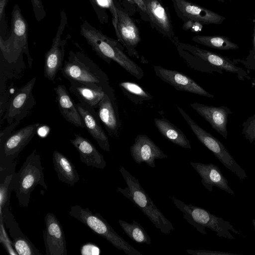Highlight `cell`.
<instances>
[{
    "instance_id": "obj_3",
    "label": "cell",
    "mask_w": 255,
    "mask_h": 255,
    "mask_svg": "<svg viewBox=\"0 0 255 255\" xmlns=\"http://www.w3.org/2000/svg\"><path fill=\"white\" fill-rule=\"evenodd\" d=\"M43 169L41 156L35 149L26 157L20 169L13 173L9 190L14 192L21 206H28L31 193L36 186L47 190Z\"/></svg>"
},
{
    "instance_id": "obj_17",
    "label": "cell",
    "mask_w": 255,
    "mask_h": 255,
    "mask_svg": "<svg viewBox=\"0 0 255 255\" xmlns=\"http://www.w3.org/2000/svg\"><path fill=\"white\" fill-rule=\"evenodd\" d=\"M130 155L137 164L145 163L152 168L156 167L155 160L168 157L162 150L145 134H138L130 147Z\"/></svg>"
},
{
    "instance_id": "obj_36",
    "label": "cell",
    "mask_w": 255,
    "mask_h": 255,
    "mask_svg": "<svg viewBox=\"0 0 255 255\" xmlns=\"http://www.w3.org/2000/svg\"><path fill=\"white\" fill-rule=\"evenodd\" d=\"M187 253L193 255H235L234 254L207 250H187Z\"/></svg>"
},
{
    "instance_id": "obj_30",
    "label": "cell",
    "mask_w": 255,
    "mask_h": 255,
    "mask_svg": "<svg viewBox=\"0 0 255 255\" xmlns=\"http://www.w3.org/2000/svg\"><path fill=\"white\" fill-rule=\"evenodd\" d=\"M124 94L134 104H141L150 101L153 97L138 84L130 81H124L119 84Z\"/></svg>"
},
{
    "instance_id": "obj_43",
    "label": "cell",
    "mask_w": 255,
    "mask_h": 255,
    "mask_svg": "<svg viewBox=\"0 0 255 255\" xmlns=\"http://www.w3.org/2000/svg\"><path fill=\"white\" fill-rule=\"evenodd\" d=\"M89 0L90 1L91 3L93 5H94V4H96V5L97 4H96V2H95V0Z\"/></svg>"
},
{
    "instance_id": "obj_10",
    "label": "cell",
    "mask_w": 255,
    "mask_h": 255,
    "mask_svg": "<svg viewBox=\"0 0 255 255\" xmlns=\"http://www.w3.org/2000/svg\"><path fill=\"white\" fill-rule=\"evenodd\" d=\"M67 24V18L64 10L60 12V21L51 48L45 54L44 75L53 81L63 66L65 46L67 38L62 39V35Z\"/></svg>"
},
{
    "instance_id": "obj_12",
    "label": "cell",
    "mask_w": 255,
    "mask_h": 255,
    "mask_svg": "<svg viewBox=\"0 0 255 255\" xmlns=\"http://www.w3.org/2000/svg\"><path fill=\"white\" fill-rule=\"evenodd\" d=\"M36 78L34 77L18 89L9 100L4 116L9 125L15 121H20L32 108L35 100L32 90Z\"/></svg>"
},
{
    "instance_id": "obj_22",
    "label": "cell",
    "mask_w": 255,
    "mask_h": 255,
    "mask_svg": "<svg viewBox=\"0 0 255 255\" xmlns=\"http://www.w3.org/2000/svg\"><path fill=\"white\" fill-rule=\"evenodd\" d=\"M178 48L189 52L195 57L203 60L220 70L237 73L239 75H246V73L242 68L238 67L229 58L220 54L187 43H180L178 45Z\"/></svg>"
},
{
    "instance_id": "obj_11",
    "label": "cell",
    "mask_w": 255,
    "mask_h": 255,
    "mask_svg": "<svg viewBox=\"0 0 255 255\" xmlns=\"http://www.w3.org/2000/svg\"><path fill=\"white\" fill-rule=\"evenodd\" d=\"M97 109L100 120L109 135L113 138H118L122 130V123L114 91L110 85L106 88L105 95Z\"/></svg>"
},
{
    "instance_id": "obj_14",
    "label": "cell",
    "mask_w": 255,
    "mask_h": 255,
    "mask_svg": "<svg viewBox=\"0 0 255 255\" xmlns=\"http://www.w3.org/2000/svg\"><path fill=\"white\" fill-rule=\"evenodd\" d=\"M45 228L43 237L46 255H67V250L63 228L51 213L46 214L44 218Z\"/></svg>"
},
{
    "instance_id": "obj_33",
    "label": "cell",
    "mask_w": 255,
    "mask_h": 255,
    "mask_svg": "<svg viewBox=\"0 0 255 255\" xmlns=\"http://www.w3.org/2000/svg\"><path fill=\"white\" fill-rule=\"evenodd\" d=\"M242 134L251 143L255 141V114L243 124Z\"/></svg>"
},
{
    "instance_id": "obj_31",
    "label": "cell",
    "mask_w": 255,
    "mask_h": 255,
    "mask_svg": "<svg viewBox=\"0 0 255 255\" xmlns=\"http://www.w3.org/2000/svg\"><path fill=\"white\" fill-rule=\"evenodd\" d=\"M119 224L127 235L132 241L138 244L149 245L151 243L150 236L143 227L133 220L129 223L122 220H119Z\"/></svg>"
},
{
    "instance_id": "obj_39",
    "label": "cell",
    "mask_w": 255,
    "mask_h": 255,
    "mask_svg": "<svg viewBox=\"0 0 255 255\" xmlns=\"http://www.w3.org/2000/svg\"><path fill=\"white\" fill-rule=\"evenodd\" d=\"M84 246L89 248L90 250L82 251L81 254L82 255H86L89 251H92L93 255H97L99 254V249L96 246L91 244H87Z\"/></svg>"
},
{
    "instance_id": "obj_41",
    "label": "cell",
    "mask_w": 255,
    "mask_h": 255,
    "mask_svg": "<svg viewBox=\"0 0 255 255\" xmlns=\"http://www.w3.org/2000/svg\"><path fill=\"white\" fill-rule=\"evenodd\" d=\"M253 43V48H254V52L255 54V22H254V25Z\"/></svg>"
},
{
    "instance_id": "obj_40",
    "label": "cell",
    "mask_w": 255,
    "mask_h": 255,
    "mask_svg": "<svg viewBox=\"0 0 255 255\" xmlns=\"http://www.w3.org/2000/svg\"><path fill=\"white\" fill-rule=\"evenodd\" d=\"M132 3H135L137 6L144 12L147 13L145 0H128Z\"/></svg>"
},
{
    "instance_id": "obj_1",
    "label": "cell",
    "mask_w": 255,
    "mask_h": 255,
    "mask_svg": "<svg viewBox=\"0 0 255 255\" xmlns=\"http://www.w3.org/2000/svg\"><path fill=\"white\" fill-rule=\"evenodd\" d=\"M80 33L96 54L106 62L110 64L112 61H115L138 80L144 76L142 69L124 52V48L117 41L86 22L80 26Z\"/></svg>"
},
{
    "instance_id": "obj_29",
    "label": "cell",
    "mask_w": 255,
    "mask_h": 255,
    "mask_svg": "<svg viewBox=\"0 0 255 255\" xmlns=\"http://www.w3.org/2000/svg\"><path fill=\"white\" fill-rule=\"evenodd\" d=\"M192 40L198 44L218 50H235L239 46L231 39L223 35H196Z\"/></svg>"
},
{
    "instance_id": "obj_8",
    "label": "cell",
    "mask_w": 255,
    "mask_h": 255,
    "mask_svg": "<svg viewBox=\"0 0 255 255\" xmlns=\"http://www.w3.org/2000/svg\"><path fill=\"white\" fill-rule=\"evenodd\" d=\"M41 125L39 123L27 125L0 141V182L15 172L16 159Z\"/></svg>"
},
{
    "instance_id": "obj_25",
    "label": "cell",
    "mask_w": 255,
    "mask_h": 255,
    "mask_svg": "<svg viewBox=\"0 0 255 255\" xmlns=\"http://www.w3.org/2000/svg\"><path fill=\"white\" fill-rule=\"evenodd\" d=\"M54 169L58 179L71 186L74 185L80 180V176L75 167L69 159L57 150L53 153Z\"/></svg>"
},
{
    "instance_id": "obj_44",
    "label": "cell",
    "mask_w": 255,
    "mask_h": 255,
    "mask_svg": "<svg viewBox=\"0 0 255 255\" xmlns=\"http://www.w3.org/2000/svg\"><path fill=\"white\" fill-rule=\"evenodd\" d=\"M217 0L218 1H220V2H225L224 0Z\"/></svg>"
},
{
    "instance_id": "obj_26",
    "label": "cell",
    "mask_w": 255,
    "mask_h": 255,
    "mask_svg": "<svg viewBox=\"0 0 255 255\" xmlns=\"http://www.w3.org/2000/svg\"><path fill=\"white\" fill-rule=\"evenodd\" d=\"M70 91L79 101H81L90 107L97 109L100 102L105 95L106 89L94 88L91 86L76 81H70Z\"/></svg>"
},
{
    "instance_id": "obj_13",
    "label": "cell",
    "mask_w": 255,
    "mask_h": 255,
    "mask_svg": "<svg viewBox=\"0 0 255 255\" xmlns=\"http://www.w3.org/2000/svg\"><path fill=\"white\" fill-rule=\"evenodd\" d=\"M177 15L184 21L191 20L203 24H221L225 17L186 0H172Z\"/></svg>"
},
{
    "instance_id": "obj_5",
    "label": "cell",
    "mask_w": 255,
    "mask_h": 255,
    "mask_svg": "<svg viewBox=\"0 0 255 255\" xmlns=\"http://www.w3.org/2000/svg\"><path fill=\"white\" fill-rule=\"evenodd\" d=\"M170 198L182 213L183 218L187 222L203 235L207 234L206 228L216 232L217 236L229 240L234 239L230 231L238 235L241 234V232L236 230L230 222L203 208L187 204L174 197H170Z\"/></svg>"
},
{
    "instance_id": "obj_19",
    "label": "cell",
    "mask_w": 255,
    "mask_h": 255,
    "mask_svg": "<svg viewBox=\"0 0 255 255\" xmlns=\"http://www.w3.org/2000/svg\"><path fill=\"white\" fill-rule=\"evenodd\" d=\"M116 10L118 14L117 37L129 56L139 58L138 53L135 49L141 40L138 29L127 13L117 7Z\"/></svg>"
},
{
    "instance_id": "obj_24",
    "label": "cell",
    "mask_w": 255,
    "mask_h": 255,
    "mask_svg": "<svg viewBox=\"0 0 255 255\" xmlns=\"http://www.w3.org/2000/svg\"><path fill=\"white\" fill-rule=\"evenodd\" d=\"M59 111L64 118L74 126L85 128L81 116L65 86L59 85L54 88Z\"/></svg>"
},
{
    "instance_id": "obj_18",
    "label": "cell",
    "mask_w": 255,
    "mask_h": 255,
    "mask_svg": "<svg viewBox=\"0 0 255 255\" xmlns=\"http://www.w3.org/2000/svg\"><path fill=\"white\" fill-rule=\"evenodd\" d=\"M191 107L211 126L212 128L225 139L228 137L227 124L228 116L232 114L227 107H215L198 103L190 104Z\"/></svg>"
},
{
    "instance_id": "obj_42",
    "label": "cell",
    "mask_w": 255,
    "mask_h": 255,
    "mask_svg": "<svg viewBox=\"0 0 255 255\" xmlns=\"http://www.w3.org/2000/svg\"><path fill=\"white\" fill-rule=\"evenodd\" d=\"M252 223H253V225L254 226V230H255V219H253L252 220Z\"/></svg>"
},
{
    "instance_id": "obj_6",
    "label": "cell",
    "mask_w": 255,
    "mask_h": 255,
    "mask_svg": "<svg viewBox=\"0 0 255 255\" xmlns=\"http://www.w3.org/2000/svg\"><path fill=\"white\" fill-rule=\"evenodd\" d=\"M69 214L127 255H142L140 252L117 233L100 213H94L87 207L84 208L80 206L75 205L71 207Z\"/></svg>"
},
{
    "instance_id": "obj_34",
    "label": "cell",
    "mask_w": 255,
    "mask_h": 255,
    "mask_svg": "<svg viewBox=\"0 0 255 255\" xmlns=\"http://www.w3.org/2000/svg\"><path fill=\"white\" fill-rule=\"evenodd\" d=\"M96 4H99L103 7L108 8L112 14V22L115 28L117 36L118 35V14L116 7L115 6L112 0H95Z\"/></svg>"
},
{
    "instance_id": "obj_28",
    "label": "cell",
    "mask_w": 255,
    "mask_h": 255,
    "mask_svg": "<svg viewBox=\"0 0 255 255\" xmlns=\"http://www.w3.org/2000/svg\"><path fill=\"white\" fill-rule=\"evenodd\" d=\"M147 13L151 20L166 34L173 36L171 21L164 7L158 0H145Z\"/></svg>"
},
{
    "instance_id": "obj_21",
    "label": "cell",
    "mask_w": 255,
    "mask_h": 255,
    "mask_svg": "<svg viewBox=\"0 0 255 255\" xmlns=\"http://www.w3.org/2000/svg\"><path fill=\"white\" fill-rule=\"evenodd\" d=\"M190 163L200 176L202 185L209 191L212 192L213 187L215 186L231 195H235L229 186L228 181L217 165L212 163L205 164L190 161Z\"/></svg>"
},
{
    "instance_id": "obj_4",
    "label": "cell",
    "mask_w": 255,
    "mask_h": 255,
    "mask_svg": "<svg viewBox=\"0 0 255 255\" xmlns=\"http://www.w3.org/2000/svg\"><path fill=\"white\" fill-rule=\"evenodd\" d=\"M60 71L69 81H76L99 89H105L109 85L107 74L81 52L70 51Z\"/></svg>"
},
{
    "instance_id": "obj_9",
    "label": "cell",
    "mask_w": 255,
    "mask_h": 255,
    "mask_svg": "<svg viewBox=\"0 0 255 255\" xmlns=\"http://www.w3.org/2000/svg\"><path fill=\"white\" fill-rule=\"evenodd\" d=\"M177 109L200 142L240 180L245 179L247 177L245 171L236 161L222 142L197 125L181 107L177 106Z\"/></svg>"
},
{
    "instance_id": "obj_7",
    "label": "cell",
    "mask_w": 255,
    "mask_h": 255,
    "mask_svg": "<svg viewBox=\"0 0 255 255\" xmlns=\"http://www.w3.org/2000/svg\"><path fill=\"white\" fill-rule=\"evenodd\" d=\"M8 38L4 40L0 36V49L4 58L8 63L15 62L22 53L25 54L31 67V58L28 45V27L19 6L15 4L12 10L10 31Z\"/></svg>"
},
{
    "instance_id": "obj_27",
    "label": "cell",
    "mask_w": 255,
    "mask_h": 255,
    "mask_svg": "<svg viewBox=\"0 0 255 255\" xmlns=\"http://www.w3.org/2000/svg\"><path fill=\"white\" fill-rule=\"evenodd\" d=\"M154 122L160 134L169 141L184 148H191L190 141L183 132L168 120L154 118Z\"/></svg>"
},
{
    "instance_id": "obj_38",
    "label": "cell",
    "mask_w": 255,
    "mask_h": 255,
    "mask_svg": "<svg viewBox=\"0 0 255 255\" xmlns=\"http://www.w3.org/2000/svg\"><path fill=\"white\" fill-rule=\"evenodd\" d=\"M6 0H0V23L1 27L3 25L4 30L6 29V23L5 22V5Z\"/></svg>"
},
{
    "instance_id": "obj_16",
    "label": "cell",
    "mask_w": 255,
    "mask_h": 255,
    "mask_svg": "<svg viewBox=\"0 0 255 255\" xmlns=\"http://www.w3.org/2000/svg\"><path fill=\"white\" fill-rule=\"evenodd\" d=\"M0 219L8 229L12 245L17 255H41L42 254L22 233L9 208L0 212Z\"/></svg>"
},
{
    "instance_id": "obj_23",
    "label": "cell",
    "mask_w": 255,
    "mask_h": 255,
    "mask_svg": "<svg viewBox=\"0 0 255 255\" xmlns=\"http://www.w3.org/2000/svg\"><path fill=\"white\" fill-rule=\"evenodd\" d=\"M70 142L79 152L82 162L91 167L105 168L106 162L103 155L88 139L75 133Z\"/></svg>"
},
{
    "instance_id": "obj_37",
    "label": "cell",
    "mask_w": 255,
    "mask_h": 255,
    "mask_svg": "<svg viewBox=\"0 0 255 255\" xmlns=\"http://www.w3.org/2000/svg\"><path fill=\"white\" fill-rule=\"evenodd\" d=\"M183 28L184 30L190 29L193 32H199L202 30L203 24L197 21L187 20L184 21Z\"/></svg>"
},
{
    "instance_id": "obj_20",
    "label": "cell",
    "mask_w": 255,
    "mask_h": 255,
    "mask_svg": "<svg viewBox=\"0 0 255 255\" xmlns=\"http://www.w3.org/2000/svg\"><path fill=\"white\" fill-rule=\"evenodd\" d=\"M76 106L89 133L101 148L109 152V138L100 123V120L97 113L94 109L81 101L76 103Z\"/></svg>"
},
{
    "instance_id": "obj_35",
    "label": "cell",
    "mask_w": 255,
    "mask_h": 255,
    "mask_svg": "<svg viewBox=\"0 0 255 255\" xmlns=\"http://www.w3.org/2000/svg\"><path fill=\"white\" fill-rule=\"evenodd\" d=\"M33 10L38 21L42 20L45 16V11L41 0H31Z\"/></svg>"
},
{
    "instance_id": "obj_32",
    "label": "cell",
    "mask_w": 255,
    "mask_h": 255,
    "mask_svg": "<svg viewBox=\"0 0 255 255\" xmlns=\"http://www.w3.org/2000/svg\"><path fill=\"white\" fill-rule=\"evenodd\" d=\"M13 174L7 175L0 182V212L9 207L10 200L9 184Z\"/></svg>"
},
{
    "instance_id": "obj_2",
    "label": "cell",
    "mask_w": 255,
    "mask_h": 255,
    "mask_svg": "<svg viewBox=\"0 0 255 255\" xmlns=\"http://www.w3.org/2000/svg\"><path fill=\"white\" fill-rule=\"evenodd\" d=\"M119 171L127 187H118L117 191L131 201L148 217L154 226L165 235H169L174 228L159 210L149 195L140 185L138 179L132 175L123 166Z\"/></svg>"
},
{
    "instance_id": "obj_15",
    "label": "cell",
    "mask_w": 255,
    "mask_h": 255,
    "mask_svg": "<svg viewBox=\"0 0 255 255\" xmlns=\"http://www.w3.org/2000/svg\"><path fill=\"white\" fill-rule=\"evenodd\" d=\"M155 75L176 90L190 92L210 98L214 95L209 93L187 75L175 70L167 69L160 66H154Z\"/></svg>"
}]
</instances>
